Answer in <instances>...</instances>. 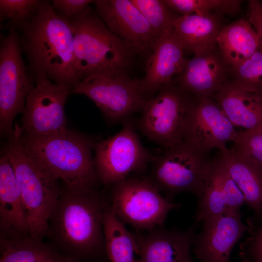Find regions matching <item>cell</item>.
Masks as SVG:
<instances>
[{"label": "cell", "mask_w": 262, "mask_h": 262, "mask_svg": "<svg viewBox=\"0 0 262 262\" xmlns=\"http://www.w3.org/2000/svg\"><path fill=\"white\" fill-rule=\"evenodd\" d=\"M108 204L97 188L65 185L49 219V243L79 261L106 253L103 218Z\"/></svg>", "instance_id": "6da1fadb"}, {"label": "cell", "mask_w": 262, "mask_h": 262, "mask_svg": "<svg viewBox=\"0 0 262 262\" xmlns=\"http://www.w3.org/2000/svg\"><path fill=\"white\" fill-rule=\"evenodd\" d=\"M18 30L21 48L33 76L47 77L72 91L80 79L67 17L58 13L49 1L41 0L31 18Z\"/></svg>", "instance_id": "7a4b0ae2"}, {"label": "cell", "mask_w": 262, "mask_h": 262, "mask_svg": "<svg viewBox=\"0 0 262 262\" xmlns=\"http://www.w3.org/2000/svg\"><path fill=\"white\" fill-rule=\"evenodd\" d=\"M21 127L16 123L4 154L14 171L20 189L30 236L47 237L49 222L61 192L58 180L31 155L21 140Z\"/></svg>", "instance_id": "3957f363"}, {"label": "cell", "mask_w": 262, "mask_h": 262, "mask_svg": "<svg viewBox=\"0 0 262 262\" xmlns=\"http://www.w3.org/2000/svg\"><path fill=\"white\" fill-rule=\"evenodd\" d=\"M23 144L33 158L65 185L96 189L99 182L91 138L69 130L46 136L23 134Z\"/></svg>", "instance_id": "277c9868"}, {"label": "cell", "mask_w": 262, "mask_h": 262, "mask_svg": "<svg viewBox=\"0 0 262 262\" xmlns=\"http://www.w3.org/2000/svg\"><path fill=\"white\" fill-rule=\"evenodd\" d=\"M67 19L73 34L75 64L80 81L98 73H127L135 54L90 6Z\"/></svg>", "instance_id": "5b68a950"}, {"label": "cell", "mask_w": 262, "mask_h": 262, "mask_svg": "<svg viewBox=\"0 0 262 262\" xmlns=\"http://www.w3.org/2000/svg\"><path fill=\"white\" fill-rule=\"evenodd\" d=\"M111 209L124 224L137 231L162 226L168 213L180 206L164 197L147 178L128 177L109 187Z\"/></svg>", "instance_id": "8992f818"}, {"label": "cell", "mask_w": 262, "mask_h": 262, "mask_svg": "<svg viewBox=\"0 0 262 262\" xmlns=\"http://www.w3.org/2000/svg\"><path fill=\"white\" fill-rule=\"evenodd\" d=\"M183 141L153 157L147 179L166 197L181 193L200 196L213 158Z\"/></svg>", "instance_id": "52a82bcc"}, {"label": "cell", "mask_w": 262, "mask_h": 262, "mask_svg": "<svg viewBox=\"0 0 262 262\" xmlns=\"http://www.w3.org/2000/svg\"><path fill=\"white\" fill-rule=\"evenodd\" d=\"M193 98L173 81L147 100L137 127L145 136L165 150L181 143Z\"/></svg>", "instance_id": "ba28073f"}, {"label": "cell", "mask_w": 262, "mask_h": 262, "mask_svg": "<svg viewBox=\"0 0 262 262\" xmlns=\"http://www.w3.org/2000/svg\"><path fill=\"white\" fill-rule=\"evenodd\" d=\"M71 92L88 97L111 124L123 123L131 118L133 114L142 111L147 100L141 92L139 80L124 73L88 76L77 83Z\"/></svg>", "instance_id": "9c48e42d"}, {"label": "cell", "mask_w": 262, "mask_h": 262, "mask_svg": "<svg viewBox=\"0 0 262 262\" xmlns=\"http://www.w3.org/2000/svg\"><path fill=\"white\" fill-rule=\"evenodd\" d=\"M19 36L11 27L0 44V131L11 136L16 115L23 113L26 100L34 87L21 55Z\"/></svg>", "instance_id": "30bf717a"}, {"label": "cell", "mask_w": 262, "mask_h": 262, "mask_svg": "<svg viewBox=\"0 0 262 262\" xmlns=\"http://www.w3.org/2000/svg\"><path fill=\"white\" fill-rule=\"evenodd\" d=\"M94 161L99 182L109 187L144 171L153 156L144 147L131 118L115 135L95 143Z\"/></svg>", "instance_id": "8fae6325"}, {"label": "cell", "mask_w": 262, "mask_h": 262, "mask_svg": "<svg viewBox=\"0 0 262 262\" xmlns=\"http://www.w3.org/2000/svg\"><path fill=\"white\" fill-rule=\"evenodd\" d=\"M35 78L36 84L26 100L22 134L46 136L66 131L64 106L71 90L45 77Z\"/></svg>", "instance_id": "7c38bea8"}, {"label": "cell", "mask_w": 262, "mask_h": 262, "mask_svg": "<svg viewBox=\"0 0 262 262\" xmlns=\"http://www.w3.org/2000/svg\"><path fill=\"white\" fill-rule=\"evenodd\" d=\"M238 132L213 98H193L189 108L183 141L202 152L210 153L227 147L236 140Z\"/></svg>", "instance_id": "4fadbf2b"}, {"label": "cell", "mask_w": 262, "mask_h": 262, "mask_svg": "<svg viewBox=\"0 0 262 262\" xmlns=\"http://www.w3.org/2000/svg\"><path fill=\"white\" fill-rule=\"evenodd\" d=\"M96 13L107 28L135 55L147 59L158 39L131 0H97Z\"/></svg>", "instance_id": "5bb4252c"}, {"label": "cell", "mask_w": 262, "mask_h": 262, "mask_svg": "<svg viewBox=\"0 0 262 262\" xmlns=\"http://www.w3.org/2000/svg\"><path fill=\"white\" fill-rule=\"evenodd\" d=\"M201 223L202 229L193 240L196 257L199 262H229L235 246L249 229L240 210H228Z\"/></svg>", "instance_id": "9a60e30c"}, {"label": "cell", "mask_w": 262, "mask_h": 262, "mask_svg": "<svg viewBox=\"0 0 262 262\" xmlns=\"http://www.w3.org/2000/svg\"><path fill=\"white\" fill-rule=\"evenodd\" d=\"M231 68L224 60L218 47L194 55L185 61L176 76L174 83L196 98H213L229 80Z\"/></svg>", "instance_id": "2e32d148"}, {"label": "cell", "mask_w": 262, "mask_h": 262, "mask_svg": "<svg viewBox=\"0 0 262 262\" xmlns=\"http://www.w3.org/2000/svg\"><path fill=\"white\" fill-rule=\"evenodd\" d=\"M196 228L181 231L160 226L144 233L137 231L136 262H194L191 249Z\"/></svg>", "instance_id": "e0dca14e"}, {"label": "cell", "mask_w": 262, "mask_h": 262, "mask_svg": "<svg viewBox=\"0 0 262 262\" xmlns=\"http://www.w3.org/2000/svg\"><path fill=\"white\" fill-rule=\"evenodd\" d=\"M184 52L173 29L158 40L147 59L145 75L139 80L140 89L145 98L173 81L186 60Z\"/></svg>", "instance_id": "ac0fdd59"}, {"label": "cell", "mask_w": 262, "mask_h": 262, "mask_svg": "<svg viewBox=\"0 0 262 262\" xmlns=\"http://www.w3.org/2000/svg\"><path fill=\"white\" fill-rule=\"evenodd\" d=\"M243 194L253 212L248 223H262V167L231 148L217 155Z\"/></svg>", "instance_id": "d6986e66"}, {"label": "cell", "mask_w": 262, "mask_h": 262, "mask_svg": "<svg viewBox=\"0 0 262 262\" xmlns=\"http://www.w3.org/2000/svg\"><path fill=\"white\" fill-rule=\"evenodd\" d=\"M0 234L30 235L19 184L3 153L0 158Z\"/></svg>", "instance_id": "ffe728a7"}, {"label": "cell", "mask_w": 262, "mask_h": 262, "mask_svg": "<svg viewBox=\"0 0 262 262\" xmlns=\"http://www.w3.org/2000/svg\"><path fill=\"white\" fill-rule=\"evenodd\" d=\"M223 16L194 13L180 16L174 22L173 30L184 52L197 55L216 48L223 25Z\"/></svg>", "instance_id": "44dd1931"}, {"label": "cell", "mask_w": 262, "mask_h": 262, "mask_svg": "<svg viewBox=\"0 0 262 262\" xmlns=\"http://www.w3.org/2000/svg\"><path fill=\"white\" fill-rule=\"evenodd\" d=\"M213 98L236 127L246 129L262 123V97L229 80Z\"/></svg>", "instance_id": "7402d4cb"}, {"label": "cell", "mask_w": 262, "mask_h": 262, "mask_svg": "<svg viewBox=\"0 0 262 262\" xmlns=\"http://www.w3.org/2000/svg\"><path fill=\"white\" fill-rule=\"evenodd\" d=\"M0 262H79L50 243L30 235L0 234Z\"/></svg>", "instance_id": "603a6c76"}, {"label": "cell", "mask_w": 262, "mask_h": 262, "mask_svg": "<svg viewBox=\"0 0 262 262\" xmlns=\"http://www.w3.org/2000/svg\"><path fill=\"white\" fill-rule=\"evenodd\" d=\"M260 39L248 20L238 19L224 26L217 40V47L226 63L235 68L258 49Z\"/></svg>", "instance_id": "cb8c5ba5"}, {"label": "cell", "mask_w": 262, "mask_h": 262, "mask_svg": "<svg viewBox=\"0 0 262 262\" xmlns=\"http://www.w3.org/2000/svg\"><path fill=\"white\" fill-rule=\"evenodd\" d=\"M105 248L111 262H136L138 246L131 233L108 204L103 218Z\"/></svg>", "instance_id": "d4e9b609"}, {"label": "cell", "mask_w": 262, "mask_h": 262, "mask_svg": "<svg viewBox=\"0 0 262 262\" xmlns=\"http://www.w3.org/2000/svg\"><path fill=\"white\" fill-rule=\"evenodd\" d=\"M212 160L203 189L197 197L195 215L197 223L230 210L226 204L223 194L213 167Z\"/></svg>", "instance_id": "484cf974"}, {"label": "cell", "mask_w": 262, "mask_h": 262, "mask_svg": "<svg viewBox=\"0 0 262 262\" xmlns=\"http://www.w3.org/2000/svg\"><path fill=\"white\" fill-rule=\"evenodd\" d=\"M167 6L181 16L194 13L233 16L241 10L239 0H164Z\"/></svg>", "instance_id": "4316f807"}, {"label": "cell", "mask_w": 262, "mask_h": 262, "mask_svg": "<svg viewBox=\"0 0 262 262\" xmlns=\"http://www.w3.org/2000/svg\"><path fill=\"white\" fill-rule=\"evenodd\" d=\"M151 26L159 39L173 29L175 21L180 16L166 4L164 0H131Z\"/></svg>", "instance_id": "83f0119b"}, {"label": "cell", "mask_w": 262, "mask_h": 262, "mask_svg": "<svg viewBox=\"0 0 262 262\" xmlns=\"http://www.w3.org/2000/svg\"><path fill=\"white\" fill-rule=\"evenodd\" d=\"M232 79L242 88L262 97V43L257 51L238 66L231 68Z\"/></svg>", "instance_id": "f1b7e54d"}, {"label": "cell", "mask_w": 262, "mask_h": 262, "mask_svg": "<svg viewBox=\"0 0 262 262\" xmlns=\"http://www.w3.org/2000/svg\"><path fill=\"white\" fill-rule=\"evenodd\" d=\"M41 0H0V21L9 20L11 27L19 30L37 10Z\"/></svg>", "instance_id": "f546056e"}, {"label": "cell", "mask_w": 262, "mask_h": 262, "mask_svg": "<svg viewBox=\"0 0 262 262\" xmlns=\"http://www.w3.org/2000/svg\"><path fill=\"white\" fill-rule=\"evenodd\" d=\"M232 149L262 167V123L239 131Z\"/></svg>", "instance_id": "4dcf8cb0"}, {"label": "cell", "mask_w": 262, "mask_h": 262, "mask_svg": "<svg viewBox=\"0 0 262 262\" xmlns=\"http://www.w3.org/2000/svg\"><path fill=\"white\" fill-rule=\"evenodd\" d=\"M212 165L229 210H240L245 203L243 193L217 156L213 158Z\"/></svg>", "instance_id": "1f68e13d"}, {"label": "cell", "mask_w": 262, "mask_h": 262, "mask_svg": "<svg viewBox=\"0 0 262 262\" xmlns=\"http://www.w3.org/2000/svg\"><path fill=\"white\" fill-rule=\"evenodd\" d=\"M249 236L241 245V255L257 262H262V223L247 224Z\"/></svg>", "instance_id": "d6a6232c"}, {"label": "cell", "mask_w": 262, "mask_h": 262, "mask_svg": "<svg viewBox=\"0 0 262 262\" xmlns=\"http://www.w3.org/2000/svg\"><path fill=\"white\" fill-rule=\"evenodd\" d=\"M91 0H53L51 4L60 14L70 17L83 12L89 4L94 2Z\"/></svg>", "instance_id": "836d02e7"}, {"label": "cell", "mask_w": 262, "mask_h": 262, "mask_svg": "<svg viewBox=\"0 0 262 262\" xmlns=\"http://www.w3.org/2000/svg\"><path fill=\"white\" fill-rule=\"evenodd\" d=\"M248 20L255 30L262 43V1H248Z\"/></svg>", "instance_id": "e575fe53"}, {"label": "cell", "mask_w": 262, "mask_h": 262, "mask_svg": "<svg viewBox=\"0 0 262 262\" xmlns=\"http://www.w3.org/2000/svg\"><path fill=\"white\" fill-rule=\"evenodd\" d=\"M243 258L244 259L242 262H257L247 258L243 257Z\"/></svg>", "instance_id": "d590c367"}]
</instances>
